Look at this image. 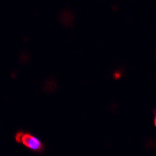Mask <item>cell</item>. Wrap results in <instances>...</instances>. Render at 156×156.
<instances>
[{
	"label": "cell",
	"mask_w": 156,
	"mask_h": 156,
	"mask_svg": "<svg viewBox=\"0 0 156 156\" xmlns=\"http://www.w3.org/2000/svg\"><path fill=\"white\" fill-rule=\"evenodd\" d=\"M16 140L18 143H22L32 151H41L43 149V144L37 137L23 132H19L16 135Z\"/></svg>",
	"instance_id": "obj_1"
}]
</instances>
